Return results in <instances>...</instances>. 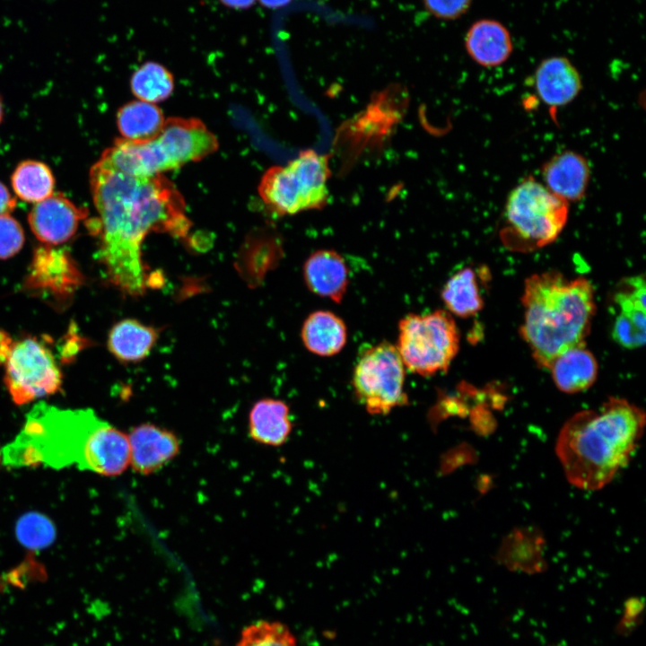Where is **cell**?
<instances>
[{"label":"cell","instance_id":"obj_1","mask_svg":"<svg viewBox=\"0 0 646 646\" xmlns=\"http://www.w3.org/2000/svg\"><path fill=\"white\" fill-rule=\"evenodd\" d=\"M90 186L99 215L93 223L97 255L105 276L123 293L142 295L151 286L143 241L153 231L186 237L191 222L184 199L162 174L134 177L100 159L90 170Z\"/></svg>","mask_w":646,"mask_h":646},{"label":"cell","instance_id":"obj_2","mask_svg":"<svg viewBox=\"0 0 646 646\" xmlns=\"http://www.w3.org/2000/svg\"><path fill=\"white\" fill-rule=\"evenodd\" d=\"M644 426V411L620 397L574 414L560 429L554 448L567 481L585 491L607 486L630 461Z\"/></svg>","mask_w":646,"mask_h":646},{"label":"cell","instance_id":"obj_3","mask_svg":"<svg viewBox=\"0 0 646 646\" xmlns=\"http://www.w3.org/2000/svg\"><path fill=\"white\" fill-rule=\"evenodd\" d=\"M519 333L541 368L563 352L585 344L596 310L594 289L584 277L562 273L534 274L524 282Z\"/></svg>","mask_w":646,"mask_h":646},{"label":"cell","instance_id":"obj_4","mask_svg":"<svg viewBox=\"0 0 646 646\" xmlns=\"http://www.w3.org/2000/svg\"><path fill=\"white\" fill-rule=\"evenodd\" d=\"M102 422L92 409L39 403L27 414L20 433L3 449L4 464L56 469L75 466L88 471Z\"/></svg>","mask_w":646,"mask_h":646},{"label":"cell","instance_id":"obj_5","mask_svg":"<svg viewBox=\"0 0 646 646\" xmlns=\"http://www.w3.org/2000/svg\"><path fill=\"white\" fill-rule=\"evenodd\" d=\"M568 214L569 203L528 176L511 189L506 199L502 240L518 250L545 247L558 238Z\"/></svg>","mask_w":646,"mask_h":646},{"label":"cell","instance_id":"obj_6","mask_svg":"<svg viewBox=\"0 0 646 646\" xmlns=\"http://www.w3.org/2000/svg\"><path fill=\"white\" fill-rule=\"evenodd\" d=\"M328 157L314 150L300 152L284 166H273L263 175L258 192L266 205L279 215L322 209L329 201Z\"/></svg>","mask_w":646,"mask_h":646},{"label":"cell","instance_id":"obj_7","mask_svg":"<svg viewBox=\"0 0 646 646\" xmlns=\"http://www.w3.org/2000/svg\"><path fill=\"white\" fill-rule=\"evenodd\" d=\"M459 339L451 314L438 310L401 319L396 347L406 369L427 377L450 367L458 352Z\"/></svg>","mask_w":646,"mask_h":646},{"label":"cell","instance_id":"obj_8","mask_svg":"<svg viewBox=\"0 0 646 646\" xmlns=\"http://www.w3.org/2000/svg\"><path fill=\"white\" fill-rule=\"evenodd\" d=\"M0 364L4 382L17 405L55 394L62 383L51 350L36 337L13 339L0 331Z\"/></svg>","mask_w":646,"mask_h":646},{"label":"cell","instance_id":"obj_9","mask_svg":"<svg viewBox=\"0 0 646 646\" xmlns=\"http://www.w3.org/2000/svg\"><path fill=\"white\" fill-rule=\"evenodd\" d=\"M405 377L406 367L396 345L381 342L360 354L352 384L356 398L369 414L386 415L408 403Z\"/></svg>","mask_w":646,"mask_h":646},{"label":"cell","instance_id":"obj_10","mask_svg":"<svg viewBox=\"0 0 646 646\" xmlns=\"http://www.w3.org/2000/svg\"><path fill=\"white\" fill-rule=\"evenodd\" d=\"M646 284L643 275L625 277L615 287L611 307V336L619 345L635 349L645 344Z\"/></svg>","mask_w":646,"mask_h":646},{"label":"cell","instance_id":"obj_11","mask_svg":"<svg viewBox=\"0 0 646 646\" xmlns=\"http://www.w3.org/2000/svg\"><path fill=\"white\" fill-rule=\"evenodd\" d=\"M154 139L171 170L199 161L219 146L216 136L196 118H169Z\"/></svg>","mask_w":646,"mask_h":646},{"label":"cell","instance_id":"obj_12","mask_svg":"<svg viewBox=\"0 0 646 646\" xmlns=\"http://www.w3.org/2000/svg\"><path fill=\"white\" fill-rule=\"evenodd\" d=\"M129 466L142 476L160 471L180 451L179 437L171 431L153 423H141L127 435Z\"/></svg>","mask_w":646,"mask_h":646},{"label":"cell","instance_id":"obj_13","mask_svg":"<svg viewBox=\"0 0 646 646\" xmlns=\"http://www.w3.org/2000/svg\"><path fill=\"white\" fill-rule=\"evenodd\" d=\"M86 210L60 193H53L36 203L28 215L30 227L41 242L57 245L67 241L77 231Z\"/></svg>","mask_w":646,"mask_h":646},{"label":"cell","instance_id":"obj_14","mask_svg":"<svg viewBox=\"0 0 646 646\" xmlns=\"http://www.w3.org/2000/svg\"><path fill=\"white\" fill-rule=\"evenodd\" d=\"M544 186L567 203L581 200L586 195L590 178V167L581 153L565 150L560 152L541 167Z\"/></svg>","mask_w":646,"mask_h":646},{"label":"cell","instance_id":"obj_15","mask_svg":"<svg viewBox=\"0 0 646 646\" xmlns=\"http://www.w3.org/2000/svg\"><path fill=\"white\" fill-rule=\"evenodd\" d=\"M533 80L539 100L553 109L570 104L582 89L579 71L565 57H550L541 61Z\"/></svg>","mask_w":646,"mask_h":646},{"label":"cell","instance_id":"obj_16","mask_svg":"<svg viewBox=\"0 0 646 646\" xmlns=\"http://www.w3.org/2000/svg\"><path fill=\"white\" fill-rule=\"evenodd\" d=\"M303 279L308 289L336 303L343 300L349 283L344 258L333 249L311 253L303 264Z\"/></svg>","mask_w":646,"mask_h":646},{"label":"cell","instance_id":"obj_17","mask_svg":"<svg viewBox=\"0 0 646 646\" xmlns=\"http://www.w3.org/2000/svg\"><path fill=\"white\" fill-rule=\"evenodd\" d=\"M465 46L469 57L484 67L503 64L513 50L508 29L492 19H482L473 23L467 32Z\"/></svg>","mask_w":646,"mask_h":646},{"label":"cell","instance_id":"obj_18","mask_svg":"<svg viewBox=\"0 0 646 646\" xmlns=\"http://www.w3.org/2000/svg\"><path fill=\"white\" fill-rule=\"evenodd\" d=\"M288 405L280 399L262 398L253 404L248 418V432L257 443L279 447L292 432Z\"/></svg>","mask_w":646,"mask_h":646},{"label":"cell","instance_id":"obj_19","mask_svg":"<svg viewBox=\"0 0 646 646\" xmlns=\"http://www.w3.org/2000/svg\"><path fill=\"white\" fill-rule=\"evenodd\" d=\"M555 386L574 394L589 388L597 380L598 366L585 344L578 345L556 356L548 367Z\"/></svg>","mask_w":646,"mask_h":646},{"label":"cell","instance_id":"obj_20","mask_svg":"<svg viewBox=\"0 0 646 646\" xmlns=\"http://www.w3.org/2000/svg\"><path fill=\"white\" fill-rule=\"evenodd\" d=\"M80 274L63 249L42 247L36 250L29 283L53 292L71 291L80 283Z\"/></svg>","mask_w":646,"mask_h":646},{"label":"cell","instance_id":"obj_21","mask_svg":"<svg viewBox=\"0 0 646 646\" xmlns=\"http://www.w3.org/2000/svg\"><path fill=\"white\" fill-rule=\"evenodd\" d=\"M158 337L155 327L135 319H125L109 330L108 349L121 362H138L149 355Z\"/></svg>","mask_w":646,"mask_h":646},{"label":"cell","instance_id":"obj_22","mask_svg":"<svg viewBox=\"0 0 646 646\" xmlns=\"http://www.w3.org/2000/svg\"><path fill=\"white\" fill-rule=\"evenodd\" d=\"M301 336L304 346L319 356H333L345 345L347 328L341 318L328 310H316L304 320Z\"/></svg>","mask_w":646,"mask_h":646},{"label":"cell","instance_id":"obj_23","mask_svg":"<svg viewBox=\"0 0 646 646\" xmlns=\"http://www.w3.org/2000/svg\"><path fill=\"white\" fill-rule=\"evenodd\" d=\"M162 110L153 103L136 100L125 104L117 114L124 139L143 142L155 138L164 125Z\"/></svg>","mask_w":646,"mask_h":646},{"label":"cell","instance_id":"obj_24","mask_svg":"<svg viewBox=\"0 0 646 646\" xmlns=\"http://www.w3.org/2000/svg\"><path fill=\"white\" fill-rule=\"evenodd\" d=\"M441 294L447 311L460 318L472 317L483 308L476 274L470 267L462 268L450 277Z\"/></svg>","mask_w":646,"mask_h":646},{"label":"cell","instance_id":"obj_25","mask_svg":"<svg viewBox=\"0 0 646 646\" xmlns=\"http://www.w3.org/2000/svg\"><path fill=\"white\" fill-rule=\"evenodd\" d=\"M15 195L22 201L39 203L54 193L55 178L49 167L39 161L20 162L11 178Z\"/></svg>","mask_w":646,"mask_h":646},{"label":"cell","instance_id":"obj_26","mask_svg":"<svg viewBox=\"0 0 646 646\" xmlns=\"http://www.w3.org/2000/svg\"><path fill=\"white\" fill-rule=\"evenodd\" d=\"M130 86L138 100L155 104L170 97L174 83L171 74L163 65L147 62L133 74Z\"/></svg>","mask_w":646,"mask_h":646},{"label":"cell","instance_id":"obj_27","mask_svg":"<svg viewBox=\"0 0 646 646\" xmlns=\"http://www.w3.org/2000/svg\"><path fill=\"white\" fill-rule=\"evenodd\" d=\"M235 646H296V638L285 624L262 620L245 627Z\"/></svg>","mask_w":646,"mask_h":646},{"label":"cell","instance_id":"obj_28","mask_svg":"<svg viewBox=\"0 0 646 646\" xmlns=\"http://www.w3.org/2000/svg\"><path fill=\"white\" fill-rule=\"evenodd\" d=\"M15 534L22 546L29 549L39 550L48 546L54 541L56 528L48 517L31 511L18 519Z\"/></svg>","mask_w":646,"mask_h":646},{"label":"cell","instance_id":"obj_29","mask_svg":"<svg viewBox=\"0 0 646 646\" xmlns=\"http://www.w3.org/2000/svg\"><path fill=\"white\" fill-rule=\"evenodd\" d=\"M23 243L24 232L18 221L10 214L0 215V258L14 256Z\"/></svg>","mask_w":646,"mask_h":646},{"label":"cell","instance_id":"obj_30","mask_svg":"<svg viewBox=\"0 0 646 646\" xmlns=\"http://www.w3.org/2000/svg\"><path fill=\"white\" fill-rule=\"evenodd\" d=\"M429 12L439 18L455 19L464 14L472 0H423Z\"/></svg>","mask_w":646,"mask_h":646},{"label":"cell","instance_id":"obj_31","mask_svg":"<svg viewBox=\"0 0 646 646\" xmlns=\"http://www.w3.org/2000/svg\"><path fill=\"white\" fill-rule=\"evenodd\" d=\"M16 205V200L8 188L0 182V215L9 214Z\"/></svg>","mask_w":646,"mask_h":646},{"label":"cell","instance_id":"obj_32","mask_svg":"<svg viewBox=\"0 0 646 646\" xmlns=\"http://www.w3.org/2000/svg\"><path fill=\"white\" fill-rule=\"evenodd\" d=\"M255 0H222V2L230 7L247 8L249 7Z\"/></svg>","mask_w":646,"mask_h":646},{"label":"cell","instance_id":"obj_33","mask_svg":"<svg viewBox=\"0 0 646 646\" xmlns=\"http://www.w3.org/2000/svg\"><path fill=\"white\" fill-rule=\"evenodd\" d=\"M266 7L277 8L287 4L291 0H259Z\"/></svg>","mask_w":646,"mask_h":646},{"label":"cell","instance_id":"obj_34","mask_svg":"<svg viewBox=\"0 0 646 646\" xmlns=\"http://www.w3.org/2000/svg\"><path fill=\"white\" fill-rule=\"evenodd\" d=\"M3 116H4V109H3V103H2V100H1V98H0V123H1L2 119H3Z\"/></svg>","mask_w":646,"mask_h":646},{"label":"cell","instance_id":"obj_35","mask_svg":"<svg viewBox=\"0 0 646 646\" xmlns=\"http://www.w3.org/2000/svg\"><path fill=\"white\" fill-rule=\"evenodd\" d=\"M1 458H2V455H1V450H0V461H1Z\"/></svg>","mask_w":646,"mask_h":646}]
</instances>
